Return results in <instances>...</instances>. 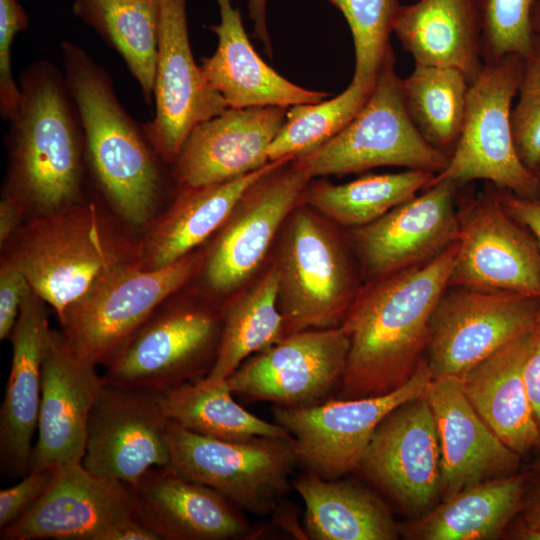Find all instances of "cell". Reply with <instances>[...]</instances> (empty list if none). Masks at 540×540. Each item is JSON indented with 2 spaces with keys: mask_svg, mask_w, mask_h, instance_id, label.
Here are the masks:
<instances>
[{
  "mask_svg": "<svg viewBox=\"0 0 540 540\" xmlns=\"http://www.w3.org/2000/svg\"><path fill=\"white\" fill-rule=\"evenodd\" d=\"M457 249L458 240L425 263L359 288L341 323L349 352L337 398L387 394L413 376L426 354Z\"/></svg>",
  "mask_w": 540,
  "mask_h": 540,
  "instance_id": "6da1fadb",
  "label": "cell"
},
{
  "mask_svg": "<svg viewBox=\"0 0 540 540\" xmlns=\"http://www.w3.org/2000/svg\"><path fill=\"white\" fill-rule=\"evenodd\" d=\"M64 76L79 114L85 157L96 182L120 216L143 226L158 202L160 162L143 124L121 104L111 78L80 46L61 43Z\"/></svg>",
  "mask_w": 540,
  "mask_h": 540,
  "instance_id": "7a4b0ae2",
  "label": "cell"
},
{
  "mask_svg": "<svg viewBox=\"0 0 540 540\" xmlns=\"http://www.w3.org/2000/svg\"><path fill=\"white\" fill-rule=\"evenodd\" d=\"M21 100L9 120L10 169L6 193L38 212L76 203L85 157L78 111L64 73L48 60L27 67L20 78Z\"/></svg>",
  "mask_w": 540,
  "mask_h": 540,
  "instance_id": "3957f363",
  "label": "cell"
},
{
  "mask_svg": "<svg viewBox=\"0 0 540 540\" xmlns=\"http://www.w3.org/2000/svg\"><path fill=\"white\" fill-rule=\"evenodd\" d=\"M9 243L5 257L58 318L107 275L142 257L141 244L114 230L93 202L41 213Z\"/></svg>",
  "mask_w": 540,
  "mask_h": 540,
  "instance_id": "277c9868",
  "label": "cell"
},
{
  "mask_svg": "<svg viewBox=\"0 0 540 540\" xmlns=\"http://www.w3.org/2000/svg\"><path fill=\"white\" fill-rule=\"evenodd\" d=\"M301 202L285 220L275 260L285 337L340 326L360 287L343 239Z\"/></svg>",
  "mask_w": 540,
  "mask_h": 540,
  "instance_id": "5b68a950",
  "label": "cell"
},
{
  "mask_svg": "<svg viewBox=\"0 0 540 540\" xmlns=\"http://www.w3.org/2000/svg\"><path fill=\"white\" fill-rule=\"evenodd\" d=\"M206 251L191 252L156 270L141 261L107 275L58 318L67 347L80 358L109 366L154 311L201 270Z\"/></svg>",
  "mask_w": 540,
  "mask_h": 540,
  "instance_id": "8992f818",
  "label": "cell"
},
{
  "mask_svg": "<svg viewBox=\"0 0 540 540\" xmlns=\"http://www.w3.org/2000/svg\"><path fill=\"white\" fill-rule=\"evenodd\" d=\"M525 62V57L509 54L484 64L470 83L459 140L448 164L429 186L444 180L459 186L485 180L498 189L540 201L538 180L520 160L511 129V104Z\"/></svg>",
  "mask_w": 540,
  "mask_h": 540,
  "instance_id": "52a82bcc",
  "label": "cell"
},
{
  "mask_svg": "<svg viewBox=\"0 0 540 540\" xmlns=\"http://www.w3.org/2000/svg\"><path fill=\"white\" fill-rule=\"evenodd\" d=\"M305 155L313 178L340 177L383 166L438 174L449 161V156L427 142L413 124L392 47L362 109L336 136Z\"/></svg>",
  "mask_w": 540,
  "mask_h": 540,
  "instance_id": "ba28073f",
  "label": "cell"
},
{
  "mask_svg": "<svg viewBox=\"0 0 540 540\" xmlns=\"http://www.w3.org/2000/svg\"><path fill=\"white\" fill-rule=\"evenodd\" d=\"M314 179L307 155L283 158L241 195L206 250L204 285L218 297L240 291L264 262L285 220Z\"/></svg>",
  "mask_w": 540,
  "mask_h": 540,
  "instance_id": "9c48e42d",
  "label": "cell"
},
{
  "mask_svg": "<svg viewBox=\"0 0 540 540\" xmlns=\"http://www.w3.org/2000/svg\"><path fill=\"white\" fill-rule=\"evenodd\" d=\"M168 299L107 366L106 383L161 392L209 373L222 331V306Z\"/></svg>",
  "mask_w": 540,
  "mask_h": 540,
  "instance_id": "30bf717a",
  "label": "cell"
},
{
  "mask_svg": "<svg viewBox=\"0 0 540 540\" xmlns=\"http://www.w3.org/2000/svg\"><path fill=\"white\" fill-rule=\"evenodd\" d=\"M169 467L210 486L251 513L266 515L288 492L298 464L293 440L256 437L227 441L169 424Z\"/></svg>",
  "mask_w": 540,
  "mask_h": 540,
  "instance_id": "8fae6325",
  "label": "cell"
},
{
  "mask_svg": "<svg viewBox=\"0 0 540 540\" xmlns=\"http://www.w3.org/2000/svg\"><path fill=\"white\" fill-rule=\"evenodd\" d=\"M431 380L424 357L413 376L390 393L302 407L276 405L273 415L293 437L298 464L324 479H338L357 470L380 422L422 396Z\"/></svg>",
  "mask_w": 540,
  "mask_h": 540,
  "instance_id": "7c38bea8",
  "label": "cell"
},
{
  "mask_svg": "<svg viewBox=\"0 0 540 540\" xmlns=\"http://www.w3.org/2000/svg\"><path fill=\"white\" fill-rule=\"evenodd\" d=\"M540 299L448 287L431 321L426 361L432 379L460 378L499 348L530 331Z\"/></svg>",
  "mask_w": 540,
  "mask_h": 540,
  "instance_id": "4fadbf2b",
  "label": "cell"
},
{
  "mask_svg": "<svg viewBox=\"0 0 540 540\" xmlns=\"http://www.w3.org/2000/svg\"><path fill=\"white\" fill-rule=\"evenodd\" d=\"M357 471L412 518L436 506L442 496L441 449L424 394L398 406L380 422Z\"/></svg>",
  "mask_w": 540,
  "mask_h": 540,
  "instance_id": "5bb4252c",
  "label": "cell"
},
{
  "mask_svg": "<svg viewBox=\"0 0 540 540\" xmlns=\"http://www.w3.org/2000/svg\"><path fill=\"white\" fill-rule=\"evenodd\" d=\"M458 249L448 287L540 299V250L531 233L502 207L497 191L458 212Z\"/></svg>",
  "mask_w": 540,
  "mask_h": 540,
  "instance_id": "9a60e30c",
  "label": "cell"
},
{
  "mask_svg": "<svg viewBox=\"0 0 540 540\" xmlns=\"http://www.w3.org/2000/svg\"><path fill=\"white\" fill-rule=\"evenodd\" d=\"M186 1L160 0L155 115L143 124L155 152L167 165L174 163L196 126L229 108L194 60Z\"/></svg>",
  "mask_w": 540,
  "mask_h": 540,
  "instance_id": "2e32d148",
  "label": "cell"
},
{
  "mask_svg": "<svg viewBox=\"0 0 540 540\" xmlns=\"http://www.w3.org/2000/svg\"><path fill=\"white\" fill-rule=\"evenodd\" d=\"M349 352L342 328L307 329L245 360L226 380L252 401L302 407L322 403L341 384Z\"/></svg>",
  "mask_w": 540,
  "mask_h": 540,
  "instance_id": "e0dca14e",
  "label": "cell"
},
{
  "mask_svg": "<svg viewBox=\"0 0 540 540\" xmlns=\"http://www.w3.org/2000/svg\"><path fill=\"white\" fill-rule=\"evenodd\" d=\"M158 393L106 383L90 413L82 465L98 476L135 486L168 466V427Z\"/></svg>",
  "mask_w": 540,
  "mask_h": 540,
  "instance_id": "ac0fdd59",
  "label": "cell"
},
{
  "mask_svg": "<svg viewBox=\"0 0 540 540\" xmlns=\"http://www.w3.org/2000/svg\"><path fill=\"white\" fill-rule=\"evenodd\" d=\"M136 519L130 486L93 474L82 463L58 466L44 494L1 529L2 540H114Z\"/></svg>",
  "mask_w": 540,
  "mask_h": 540,
  "instance_id": "d6986e66",
  "label": "cell"
},
{
  "mask_svg": "<svg viewBox=\"0 0 540 540\" xmlns=\"http://www.w3.org/2000/svg\"><path fill=\"white\" fill-rule=\"evenodd\" d=\"M459 187L433 183L375 221L349 229L348 242L367 281L425 263L458 240Z\"/></svg>",
  "mask_w": 540,
  "mask_h": 540,
  "instance_id": "ffe728a7",
  "label": "cell"
},
{
  "mask_svg": "<svg viewBox=\"0 0 540 540\" xmlns=\"http://www.w3.org/2000/svg\"><path fill=\"white\" fill-rule=\"evenodd\" d=\"M288 108H228L199 124L171 165L172 180L177 187H199L231 181L264 167L270 162L267 151L286 121Z\"/></svg>",
  "mask_w": 540,
  "mask_h": 540,
  "instance_id": "44dd1931",
  "label": "cell"
},
{
  "mask_svg": "<svg viewBox=\"0 0 540 540\" xmlns=\"http://www.w3.org/2000/svg\"><path fill=\"white\" fill-rule=\"evenodd\" d=\"M104 384L96 365L73 353L52 330L42 365L38 435L30 470L82 463L90 413Z\"/></svg>",
  "mask_w": 540,
  "mask_h": 540,
  "instance_id": "7402d4cb",
  "label": "cell"
},
{
  "mask_svg": "<svg viewBox=\"0 0 540 540\" xmlns=\"http://www.w3.org/2000/svg\"><path fill=\"white\" fill-rule=\"evenodd\" d=\"M424 395L439 436L442 500L468 487L517 472L520 455L479 416L459 378L432 379Z\"/></svg>",
  "mask_w": 540,
  "mask_h": 540,
  "instance_id": "603a6c76",
  "label": "cell"
},
{
  "mask_svg": "<svg viewBox=\"0 0 540 540\" xmlns=\"http://www.w3.org/2000/svg\"><path fill=\"white\" fill-rule=\"evenodd\" d=\"M130 488L136 518L160 540H232L251 532L238 505L169 466L152 469Z\"/></svg>",
  "mask_w": 540,
  "mask_h": 540,
  "instance_id": "cb8c5ba5",
  "label": "cell"
},
{
  "mask_svg": "<svg viewBox=\"0 0 540 540\" xmlns=\"http://www.w3.org/2000/svg\"><path fill=\"white\" fill-rule=\"evenodd\" d=\"M45 302L33 291L24 300L13 330L12 362L0 409V461L4 473L30 471L37 430L42 365L51 339Z\"/></svg>",
  "mask_w": 540,
  "mask_h": 540,
  "instance_id": "d4e9b609",
  "label": "cell"
},
{
  "mask_svg": "<svg viewBox=\"0 0 540 540\" xmlns=\"http://www.w3.org/2000/svg\"><path fill=\"white\" fill-rule=\"evenodd\" d=\"M220 22L209 26L218 37L215 53L202 59V72L229 108L291 107L318 103L330 94L301 87L263 61L244 29L240 10L231 0H215Z\"/></svg>",
  "mask_w": 540,
  "mask_h": 540,
  "instance_id": "484cf974",
  "label": "cell"
},
{
  "mask_svg": "<svg viewBox=\"0 0 540 540\" xmlns=\"http://www.w3.org/2000/svg\"><path fill=\"white\" fill-rule=\"evenodd\" d=\"M530 331L508 342L459 378L479 416L520 456L540 443L524 380Z\"/></svg>",
  "mask_w": 540,
  "mask_h": 540,
  "instance_id": "4316f807",
  "label": "cell"
},
{
  "mask_svg": "<svg viewBox=\"0 0 540 540\" xmlns=\"http://www.w3.org/2000/svg\"><path fill=\"white\" fill-rule=\"evenodd\" d=\"M393 33L415 65L454 68L470 83L484 66L477 0L401 4Z\"/></svg>",
  "mask_w": 540,
  "mask_h": 540,
  "instance_id": "83f0119b",
  "label": "cell"
},
{
  "mask_svg": "<svg viewBox=\"0 0 540 540\" xmlns=\"http://www.w3.org/2000/svg\"><path fill=\"white\" fill-rule=\"evenodd\" d=\"M273 163L224 183L178 187L175 200L141 243V267L164 268L195 251L220 229L243 192Z\"/></svg>",
  "mask_w": 540,
  "mask_h": 540,
  "instance_id": "f1b7e54d",
  "label": "cell"
},
{
  "mask_svg": "<svg viewBox=\"0 0 540 540\" xmlns=\"http://www.w3.org/2000/svg\"><path fill=\"white\" fill-rule=\"evenodd\" d=\"M526 480L515 473L468 487L399 524L400 535L413 540L496 539L521 510Z\"/></svg>",
  "mask_w": 540,
  "mask_h": 540,
  "instance_id": "f546056e",
  "label": "cell"
},
{
  "mask_svg": "<svg viewBox=\"0 0 540 540\" xmlns=\"http://www.w3.org/2000/svg\"><path fill=\"white\" fill-rule=\"evenodd\" d=\"M294 489L305 505V530L315 540H394L399 524L370 490L349 480L324 479L307 471Z\"/></svg>",
  "mask_w": 540,
  "mask_h": 540,
  "instance_id": "4dcf8cb0",
  "label": "cell"
},
{
  "mask_svg": "<svg viewBox=\"0 0 540 540\" xmlns=\"http://www.w3.org/2000/svg\"><path fill=\"white\" fill-rule=\"evenodd\" d=\"M157 393L167 419L193 433L227 441L256 437L293 440L281 425L267 422L239 405L226 379L203 377Z\"/></svg>",
  "mask_w": 540,
  "mask_h": 540,
  "instance_id": "1f68e13d",
  "label": "cell"
},
{
  "mask_svg": "<svg viewBox=\"0 0 540 540\" xmlns=\"http://www.w3.org/2000/svg\"><path fill=\"white\" fill-rule=\"evenodd\" d=\"M74 14L115 49L151 106L158 56L160 0H74Z\"/></svg>",
  "mask_w": 540,
  "mask_h": 540,
  "instance_id": "d6a6232c",
  "label": "cell"
},
{
  "mask_svg": "<svg viewBox=\"0 0 540 540\" xmlns=\"http://www.w3.org/2000/svg\"><path fill=\"white\" fill-rule=\"evenodd\" d=\"M278 284V271L272 262L251 286L222 306L223 325L217 354L205 377L225 380L253 353L285 338Z\"/></svg>",
  "mask_w": 540,
  "mask_h": 540,
  "instance_id": "836d02e7",
  "label": "cell"
},
{
  "mask_svg": "<svg viewBox=\"0 0 540 540\" xmlns=\"http://www.w3.org/2000/svg\"><path fill=\"white\" fill-rule=\"evenodd\" d=\"M436 174L410 170L370 174L344 184L311 180L302 202L329 221L356 228L369 224L426 189Z\"/></svg>",
  "mask_w": 540,
  "mask_h": 540,
  "instance_id": "e575fe53",
  "label": "cell"
},
{
  "mask_svg": "<svg viewBox=\"0 0 540 540\" xmlns=\"http://www.w3.org/2000/svg\"><path fill=\"white\" fill-rule=\"evenodd\" d=\"M470 82L457 69L415 65L402 78L407 111L420 134L451 156L462 131Z\"/></svg>",
  "mask_w": 540,
  "mask_h": 540,
  "instance_id": "d590c367",
  "label": "cell"
},
{
  "mask_svg": "<svg viewBox=\"0 0 540 540\" xmlns=\"http://www.w3.org/2000/svg\"><path fill=\"white\" fill-rule=\"evenodd\" d=\"M375 83L352 79L344 91L331 99L289 107L285 123L268 148L269 161L296 158L332 139L366 104Z\"/></svg>",
  "mask_w": 540,
  "mask_h": 540,
  "instance_id": "8d00e7d4",
  "label": "cell"
},
{
  "mask_svg": "<svg viewBox=\"0 0 540 540\" xmlns=\"http://www.w3.org/2000/svg\"><path fill=\"white\" fill-rule=\"evenodd\" d=\"M344 16L353 38V80H376L392 47L390 35L401 4L398 0H327Z\"/></svg>",
  "mask_w": 540,
  "mask_h": 540,
  "instance_id": "74e56055",
  "label": "cell"
},
{
  "mask_svg": "<svg viewBox=\"0 0 540 540\" xmlns=\"http://www.w3.org/2000/svg\"><path fill=\"white\" fill-rule=\"evenodd\" d=\"M537 0H477L484 64L509 54L533 53L532 11Z\"/></svg>",
  "mask_w": 540,
  "mask_h": 540,
  "instance_id": "f35d334b",
  "label": "cell"
},
{
  "mask_svg": "<svg viewBox=\"0 0 540 540\" xmlns=\"http://www.w3.org/2000/svg\"><path fill=\"white\" fill-rule=\"evenodd\" d=\"M519 99L511 111V129L517 154L533 173L540 166V57L526 58L518 89Z\"/></svg>",
  "mask_w": 540,
  "mask_h": 540,
  "instance_id": "ab89813d",
  "label": "cell"
},
{
  "mask_svg": "<svg viewBox=\"0 0 540 540\" xmlns=\"http://www.w3.org/2000/svg\"><path fill=\"white\" fill-rule=\"evenodd\" d=\"M28 24L29 17L17 0H0V115L7 121L15 115L21 100L12 71V46Z\"/></svg>",
  "mask_w": 540,
  "mask_h": 540,
  "instance_id": "60d3db41",
  "label": "cell"
},
{
  "mask_svg": "<svg viewBox=\"0 0 540 540\" xmlns=\"http://www.w3.org/2000/svg\"><path fill=\"white\" fill-rule=\"evenodd\" d=\"M56 469L30 470L16 485L0 491V529L18 519L44 494Z\"/></svg>",
  "mask_w": 540,
  "mask_h": 540,
  "instance_id": "b9f144b4",
  "label": "cell"
},
{
  "mask_svg": "<svg viewBox=\"0 0 540 540\" xmlns=\"http://www.w3.org/2000/svg\"><path fill=\"white\" fill-rule=\"evenodd\" d=\"M32 291L24 274L7 258L0 266V339L8 338L13 330L21 306Z\"/></svg>",
  "mask_w": 540,
  "mask_h": 540,
  "instance_id": "7bdbcfd3",
  "label": "cell"
},
{
  "mask_svg": "<svg viewBox=\"0 0 540 540\" xmlns=\"http://www.w3.org/2000/svg\"><path fill=\"white\" fill-rule=\"evenodd\" d=\"M524 380L540 434V318L530 331L524 362Z\"/></svg>",
  "mask_w": 540,
  "mask_h": 540,
  "instance_id": "ee69618b",
  "label": "cell"
},
{
  "mask_svg": "<svg viewBox=\"0 0 540 540\" xmlns=\"http://www.w3.org/2000/svg\"><path fill=\"white\" fill-rule=\"evenodd\" d=\"M497 195L505 211L531 233L540 250V201L522 198L501 189H498Z\"/></svg>",
  "mask_w": 540,
  "mask_h": 540,
  "instance_id": "f6af8a7d",
  "label": "cell"
},
{
  "mask_svg": "<svg viewBox=\"0 0 540 540\" xmlns=\"http://www.w3.org/2000/svg\"><path fill=\"white\" fill-rule=\"evenodd\" d=\"M26 204L18 196L6 193L0 202V245L4 247L20 229Z\"/></svg>",
  "mask_w": 540,
  "mask_h": 540,
  "instance_id": "bcb514c9",
  "label": "cell"
},
{
  "mask_svg": "<svg viewBox=\"0 0 540 540\" xmlns=\"http://www.w3.org/2000/svg\"><path fill=\"white\" fill-rule=\"evenodd\" d=\"M268 0H248V15L253 27V35L259 40L267 55L272 57L273 49L267 24Z\"/></svg>",
  "mask_w": 540,
  "mask_h": 540,
  "instance_id": "7dc6e473",
  "label": "cell"
},
{
  "mask_svg": "<svg viewBox=\"0 0 540 540\" xmlns=\"http://www.w3.org/2000/svg\"><path fill=\"white\" fill-rule=\"evenodd\" d=\"M529 527H540V487L531 498L524 511V524Z\"/></svg>",
  "mask_w": 540,
  "mask_h": 540,
  "instance_id": "c3c4849f",
  "label": "cell"
},
{
  "mask_svg": "<svg viewBox=\"0 0 540 540\" xmlns=\"http://www.w3.org/2000/svg\"><path fill=\"white\" fill-rule=\"evenodd\" d=\"M510 538L519 540H540V527L522 525L510 534Z\"/></svg>",
  "mask_w": 540,
  "mask_h": 540,
  "instance_id": "681fc988",
  "label": "cell"
},
{
  "mask_svg": "<svg viewBox=\"0 0 540 540\" xmlns=\"http://www.w3.org/2000/svg\"><path fill=\"white\" fill-rule=\"evenodd\" d=\"M532 29L535 34H540V0H537L532 11Z\"/></svg>",
  "mask_w": 540,
  "mask_h": 540,
  "instance_id": "f907efd6",
  "label": "cell"
},
{
  "mask_svg": "<svg viewBox=\"0 0 540 540\" xmlns=\"http://www.w3.org/2000/svg\"><path fill=\"white\" fill-rule=\"evenodd\" d=\"M533 54L540 57V34H535L533 39Z\"/></svg>",
  "mask_w": 540,
  "mask_h": 540,
  "instance_id": "816d5d0a",
  "label": "cell"
},
{
  "mask_svg": "<svg viewBox=\"0 0 540 540\" xmlns=\"http://www.w3.org/2000/svg\"><path fill=\"white\" fill-rule=\"evenodd\" d=\"M534 174L538 180L539 188H540V166L534 171Z\"/></svg>",
  "mask_w": 540,
  "mask_h": 540,
  "instance_id": "f5cc1de1",
  "label": "cell"
},
{
  "mask_svg": "<svg viewBox=\"0 0 540 540\" xmlns=\"http://www.w3.org/2000/svg\"><path fill=\"white\" fill-rule=\"evenodd\" d=\"M534 468L540 473V459L535 463Z\"/></svg>",
  "mask_w": 540,
  "mask_h": 540,
  "instance_id": "db71d44e",
  "label": "cell"
},
{
  "mask_svg": "<svg viewBox=\"0 0 540 540\" xmlns=\"http://www.w3.org/2000/svg\"><path fill=\"white\" fill-rule=\"evenodd\" d=\"M415 1V0H414Z\"/></svg>",
  "mask_w": 540,
  "mask_h": 540,
  "instance_id": "11a10c76",
  "label": "cell"
}]
</instances>
